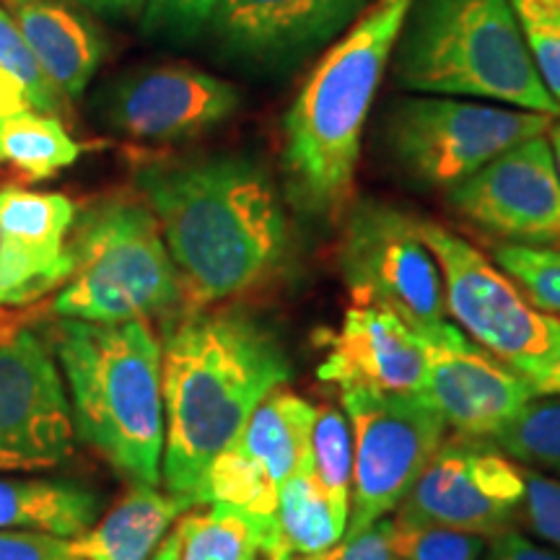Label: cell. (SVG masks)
Listing matches in <instances>:
<instances>
[{
    "label": "cell",
    "instance_id": "cell-12",
    "mask_svg": "<svg viewBox=\"0 0 560 560\" xmlns=\"http://www.w3.org/2000/svg\"><path fill=\"white\" fill-rule=\"evenodd\" d=\"M68 392L50 342L34 330L0 340V472H37L73 452Z\"/></svg>",
    "mask_w": 560,
    "mask_h": 560
},
{
    "label": "cell",
    "instance_id": "cell-8",
    "mask_svg": "<svg viewBox=\"0 0 560 560\" xmlns=\"http://www.w3.org/2000/svg\"><path fill=\"white\" fill-rule=\"evenodd\" d=\"M420 240L444 278L446 314L511 371L527 376L560 350V319L529 304L520 285L490 265L472 244L431 219H418Z\"/></svg>",
    "mask_w": 560,
    "mask_h": 560
},
{
    "label": "cell",
    "instance_id": "cell-25",
    "mask_svg": "<svg viewBox=\"0 0 560 560\" xmlns=\"http://www.w3.org/2000/svg\"><path fill=\"white\" fill-rule=\"evenodd\" d=\"M179 560H255L268 542V532L249 514L213 503L202 514L179 522Z\"/></svg>",
    "mask_w": 560,
    "mask_h": 560
},
{
    "label": "cell",
    "instance_id": "cell-34",
    "mask_svg": "<svg viewBox=\"0 0 560 560\" xmlns=\"http://www.w3.org/2000/svg\"><path fill=\"white\" fill-rule=\"evenodd\" d=\"M524 472V470H522ZM524 511L529 527L560 548V480L527 470L524 472Z\"/></svg>",
    "mask_w": 560,
    "mask_h": 560
},
{
    "label": "cell",
    "instance_id": "cell-43",
    "mask_svg": "<svg viewBox=\"0 0 560 560\" xmlns=\"http://www.w3.org/2000/svg\"><path fill=\"white\" fill-rule=\"evenodd\" d=\"M291 560H314V556H293Z\"/></svg>",
    "mask_w": 560,
    "mask_h": 560
},
{
    "label": "cell",
    "instance_id": "cell-4",
    "mask_svg": "<svg viewBox=\"0 0 560 560\" xmlns=\"http://www.w3.org/2000/svg\"><path fill=\"white\" fill-rule=\"evenodd\" d=\"M50 348L66 382L73 431L132 486L161 482V342L145 319H60Z\"/></svg>",
    "mask_w": 560,
    "mask_h": 560
},
{
    "label": "cell",
    "instance_id": "cell-17",
    "mask_svg": "<svg viewBox=\"0 0 560 560\" xmlns=\"http://www.w3.org/2000/svg\"><path fill=\"white\" fill-rule=\"evenodd\" d=\"M317 376L340 392L423 395L429 359L420 335L400 317L376 306H353L332 335Z\"/></svg>",
    "mask_w": 560,
    "mask_h": 560
},
{
    "label": "cell",
    "instance_id": "cell-15",
    "mask_svg": "<svg viewBox=\"0 0 560 560\" xmlns=\"http://www.w3.org/2000/svg\"><path fill=\"white\" fill-rule=\"evenodd\" d=\"M369 0H219L208 34L221 55L262 73H285L342 37Z\"/></svg>",
    "mask_w": 560,
    "mask_h": 560
},
{
    "label": "cell",
    "instance_id": "cell-20",
    "mask_svg": "<svg viewBox=\"0 0 560 560\" xmlns=\"http://www.w3.org/2000/svg\"><path fill=\"white\" fill-rule=\"evenodd\" d=\"M100 495L68 480L0 478V532H45L75 540L100 520Z\"/></svg>",
    "mask_w": 560,
    "mask_h": 560
},
{
    "label": "cell",
    "instance_id": "cell-38",
    "mask_svg": "<svg viewBox=\"0 0 560 560\" xmlns=\"http://www.w3.org/2000/svg\"><path fill=\"white\" fill-rule=\"evenodd\" d=\"M524 382L535 389V395H560V350L545 366L529 371Z\"/></svg>",
    "mask_w": 560,
    "mask_h": 560
},
{
    "label": "cell",
    "instance_id": "cell-10",
    "mask_svg": "<svg viewBox=\"0 0 560 560\" xmlns=\"http://www.w3.org/2000/svg\"><path fill=\"white\" fill-rule=\"evenodd\" d=\"M353 436V486L346 537H353L400 506L439 446L446 423L425 395L342 392Z\"/></svg>",
    "mask_w": 560,
    "mask_h": 560
},
{
    "label": "cell",
    "instance_id": "cell-19",
    "mask_svg": "<svg viewBox=\"0 0 560 560\" xmlns=\"http://www.w3.org/2000/svg\"><path fill=\"white\" fill-rule=\"evenodd\" d=\"M317 408L291 392L276 389L252 412L231 446L280 488L310 465V439Z\"/></svg>",
    "mask_w": 560,
    "mask_h": 560
},
{
    "label": "cell",
    "instance_id": "cell-26",
    "mask_svg": "<svg viewBox=\"0 0 560 560\" xmlns=\"http://www.w3.org/2000/svg\"><path fill=\"white\" fill-rule=\"evenodd\" d=\"M62 94L42 73L39 62L21 37L16 21L0 11V117L19 112H60Z\"/></svg>",
    "mask_w": 560,
    "mask_h": 560
},
{
    "label": "cell",
    "instance_id": "cell-39",
    "mask_svg": "<svg viewBox=\"0 0 560 560\" xmlns=\"http://www.w3.org/2000/svg\"><path fill=\"white\" fill-rule=\"evenodd\" d=\"M83 9L109 19H132L143 11L145 0H75Z\"/></svg>",
    "mask_w": 560,
    "mask_h": 560
},
{
    "label": "cell",
    "instance_id": "cell-44",
    "mask_svg": "<svg viewBox=\"0 0 560 560\" xmlns=\"http://www.w3.org/2000/svg\"><path fill=\"white\" fill-rule=\"evenodd\" d=\"M9 3H16V0H9Z\"/></svg>",
    "mask_w": 560,
    "mask_h": 560
},
{
    "label": "cell",
    "instance_id": "cell-31",
    "mask_svg": "<svg viewBox=\"0 0 560 560\" xmlns=\"http://www.w3.org/2000/svg\"><path fill=\"white\" fill-rule=\"evenodd\" d=\"M495 262L520 285L532 306L540 312L560 314V249L499 244Z\"/></svg>",
    "mask_w": 560,
    "mask_h": 560
},
{
    "label": "cell",
    "instance_id": "cell-23",
    "mask_svg": "<svg viewBox=\"0 0 560 560\" xmlns=\"http://www.w3.org/2000/svg\"><path fill=\"white\" fill-rule=\"evenodd\" d=\"M79 143L62 122L45 112H19L0 117V164L30 182L50 179L79 159Z\"/></svg>",
    "mask_w": 560,
    "mask_h": 560
},
{
    "label": "cell",
    "instance_id": "cell-1",
    "mask_svg": "<svg viewBox=\"0 0 560 560\" xmlns=\"http://www.w3.org/2000/svg\"><path fill=\"white\" fill-rule=\"evenodd\" d=\"M132 187L156 215L185 312L276 283L293 257V231L272 174L242 153H143Z\"/></svg>",
    "mask_w": 560,
    "mask_h": 560
},
{
    "label": "cell",
    "instance_id": "cell-33",
    "mask_svg": "<svg viewBox=\"0 0 560 560\" xmlns=\"http://www.w3.org/2000/svg\"><path fill=\"white\" fill-rule=\"evenodd\" d=\"M219 0H145L143 32L153 39L192 42L206 32Z\"/></svg>",
    "mask_w": 560,
    "mask_h": 560
},
{
    "label": "cell",
    "instance_id": "cell-42",
    "mask_svg": "<svg viewBox=\"0 0 560 560\" xmlns=\"http://www.w3.org/2000/svg\"><path fill=\"white\" fill-rule=\"evenodd\" d=\"M16 330H19V319L13 317V314L0 312V340L9 338V335L16 332Z\"/></svg>",
    "mask_w": 560,
    "mask_h": 560
},
{
    "label": "cell",
    "instance_id": "cell-27",
    "mask_svg": "<svg viewBox=\"0 0 560 560\" xmlns=\"http://www.w3.org/2000/svg\"><path fill=\"white\" fill-rule=\"evenodd\" d=\"M314 480L325 490L327 501L340 516L350 514V486H353V436L346 412L325 405L317 408L310 439Z\"/></svg>",
    "mask_w": 560,
    "mask_h": 560
},
{
    "label": "cell",
    "instance_id": "cell-2",
    "mask_svg": "<svg viewBox=\"0 0 560 560\" xmlns=\"http://www.w3.org/2000/svg\"><path fill=\"white\" fill-rule=\"evenodd\" d=\"M291 380V361L265 322L240 310L185 312L161 346L166 493L200 503L213 459L240 436L270 392Z\"/></svg>",
    "mask_w": 560,
    "mask_h": 560
},
{
    "label": "cell",
    "instance_id": "cell-22",
    "mask_svg": "<svg viewBox=\"0 0 560 560\" xmlns=\"http://www.w3.org/2000/svg\"><path fill=\"white\" fill-rule=\"evenodd\" d=\"M346 527L348 520L327 501L325 490L314 480L310 462L280 486L276 537L265 558L291 560L293 556H319L340 542Z\"/></svg>",
    "mask_w": 560,
    "mask_h": 560
},
{
    "label": "cell",
    "instance_id": "cell-11",
    "mask_svg": "<svg viewBox=\"0 0 560 560\" xmlns=\"http://www.w3.org/2000/svg\"><path fill=\"white\" fill-rule=\"evenodd\" d=\"M242 107L234 83L192 66H140L115 75L94 100L104 128L140 143H179L215 130Z\"/></svg>",
    "mask_w": 560,
    "mask_h": 560
},
{
    "label": "cell",
    "instance_id": "cell-18",
    "mask_svg": "<svg viewBox=\"0 0 560 560\" xmlns=\"http://www.w3.org/2000/svg\"><path fill=\"white\" fill-rule=\"evenodd\" d=\"M11 9L42 73L68 100L81 96L104 55L94 26L55 0H16Z\"/></svg>",
    "mask_w": 560,
    "mask_h": 560
},
{
    "label": "cell",
    "instance_id": "cell-30",
    "mask_svg": "<svg viewBox=\"0 0 560 560\" xmlns=\"http://www.w3.org/2000/svg\"><path fill=\"white\" fill-rule=\"evenodd\" d=\"M540 81L560 107V0H509Z\"/></svg>",
    "mask_w": 560,
    "mask_h": 560
},
{
    "label": "cell",
    "instance_id": "cell-45",
    "mask_svg": "<svg viewBox=\"0 0 560 560\" xmlns=\"http://www.w3.org/2000/svg\"><path fill=\"white\" fill-rule=\"evenodd\" d=\"M397 560H400V558H397Z\"/></svg>",
    "mask_w": 560,
    "mask_h": 560
},
{
    "label": "cell",
    "instance_id": "cell-35",
    "mask_svg": "<svg viewBox=\"0 0 560 560\" xmlns=\"http://www.w3.org/2000/svg\"><path fill=\"white\" fill-rule=\"evenodd\" d=\"M0 560H83L73 540L45 532H0Z\"/></svg>",
    "mask_w": 560,
    "mask_h": 560
},
{
    "label": "cell",
    "instance_id": "cell-36",
    "mask_svg": "<svg viewBox=\"0 0 560 560\" xmlns=\"http://www.w3.org/2000/svg\"><path fill=\"white\" fill-rule=\"evenodd\" d=\"M314 560H397L392 552V520H380L359 535L346 537Z\"/></svg>",
    "mask_w": 560,
    "mask_h": 560
},
{
    "label": "cell",
    "instance_id": "cell-29",
    "mask_svg": "<svg viewBox=\"0 0 560 560\" xmlns=\"http://www.w3.org/2000/svg\"><path fill=\"white\" fill-rule=\"evenodd\" d=\"M490 441L524 465L560 475V402L535 395Z\"/></svg>",
    "mask_w": 560,
    "mask_h": 560
},
{
    "label": "cell",
    "instance_id": "cell-41",
    "mask_svg": "<svg viewBox=\"0 0 560 560\" xmlns=\"http://www.w3.org/2000/svg\"><path fill=\"white\" fill-rule=\"evenodd\" d=\"M548 143H550L552 161H556V172H558V179H560V117H558V120H552V125H550Z\"/></svg>",
    "mask_w": 560,
    "mask_h": 560
},
{
    "label": "cell",
    "instance_id": "cell-21",
    "mask_svg": "<svg viewBox=\"0 0 560 560\" xmlns=\"http://www.w3.org/2000/svg\"><path fill=\"white\" fill-rule=\"evenodd\" d=\"M187 509L172 493H161L153 486H132L100 524L75 537L73 548L83 560H149L172 522Z\"/></svg>",
    "mask_w": 560,
    "mask_h": 560
},
{
    "label": "cell",
    "instance_id": "cell-3",
    "mask_svg": "<svg viewBox=\"0 0 560 560\" xmlns=\"http://www.w3.org/2000/svg\"><path fill=\"white\" fill-rule=\"evenodd\" d=\"M412 0H374L332 42L283 117L285 198L301 213L340 221L353 200L371 104Z\"/></svg>",
    "mask_w": 560,
    "mask_h": 560
},
{
    "label": "cell",
    "instance_id": "cell-9",
    "mask_svg": "<svg viewBox=\"0 0 560 560\" xmlns=\"http://www.w3.org/2000/svg\"><path fill=\"white\" fill-rule=\"evenodd\" d=\"M338 265L353 306L392 312L420 338L446 325L444 278L416 215L380 200L350 206Z\"/></svg>",
    "mask_w": 560,
    "mask_h": 560
},
{
    "label": "cell",
    "instance_id": "cell-5",
    "mask_svg": "<svg viewBox=\"0 0 560 560\" xmlns=\"http://www.w3.org/2000/svg\"><path fill=\"white\" fill-rule=\"evenodd\" d=\"M402 89L560 117L509 0H412L392 50Z\"/></svg>",
    "mask_w": 560,
    "mask_h": 560
},
{
    "label": "cell",
    "instance_id": "cell-14",
    "mask_svg": "<svg viewBox=\"0 0 560 560\" xmlns=\"http://www.w3.org/2000/svg\"><path fill=\"white\" fill-rule=\"evenodd\" d=\"M450 206L503 244L560 249V179L548 132L511 145L446 190Z\"/></svg>",
    "mask_w": 560,
    "mask_h": 560
},
{
    "label": "cell",
    "instance_id": "cell-40",
    "mask_svg": "<svg viewBox=\"0 0 560 560\" xmlns=\"http://www.w3.org/2000/svg\"><path fill=\"white\" fill-rule=\"evenodd\" d=\"M179 558H182V537H179V529H174L172 535L161 542V548L151 560H179Z\"/></svg>",
    "mask_w": 560,
    "mask_h": 560
},
{
    "label": "cell",
    "instance_id": "cell-16",
    "mask_svg": "<svg viewBox=\"0 0 560 560\" xmlns=\"http://www.w3.org/2000/svg\"><path fill=\"white\" fill-rule=\"evenodd\" d=\"M420 340L429 359L423 395L457 436L493 439L535 397L516 371L475 346L452 322Z\"/></svg>",
    "mask_w": 560,
    "mask_h": 560
},
{
    "label": "cell",
    "instance_id": "cell-24",
    "mask_svg": "<svg viewBox=\"0 0 560 560\" xmlns=\"http://www.w3.org/2000/svg\"><path fill=\"white\" fill-rule=\"evenodd\" d=\"M75 221L73 200L60 192L0 190V234L42 255H62Z\"/></svg>",
    "mask_w": 560,
    "mask_h": 560
},
{
    "label": "cell",
    "instance_id": "cell-28",
    "mask_svg": "<svg viewBox=\"0 0 560 560\" xmlns=\"http://www.w3.org/2000/svg\"><path fill=\"white\" fill-rule=\"evenodd\" d=\"M70 272L68 249L42 255L0 234V306H26L58 291Z\"/></svg>",
    "mask_w": 560,
    "mask_h": 560
},
{
    "label": "cell",
    "instance_id": "cell-13",
    "mask_svg": "<svg viewBox=\"0 0 560 560\" xmlns=\"http://www.w3.org/2000/svg\"><path fill=\"white\" fill-rule=\"evenodd\" d=\"M524 501V472L478 439L441 444L408 490L397 520L495 537Z\"/></svg>",
    "mask_w": 560,
    "mask_h": 560
},
{
    "label": "cell",
    "instance_id": "cell-6",
    "mask_svg": "<svg viewBox=\"0 0 560 560\" xmlns=\"http://www.w3.org/2000/svg\"><path fill=\"white\" fill-rule=\"evenodd\" d=\"M70 272L52 301L60 319L120 325L182 306V285L156 215L138 195H107L75 213Z\"/></svg>",
    "mask_w": 560,
    "mask_h": 560
},
{
    "label": "cell",
    "instance_id": "cell-32",
    "mask_svg": "<svg viewBox=\"0 0 560 560\" xmlns=\"http://www.w3.org/2000/svg\"><path fill=\"white\" fill-rule=\"evenodd\" d=\"M486 537L439 524L392 522V552L400 560H480Z\"/></svg>",
    "mask_w": 560,
    "mask_h": 560
},
{
    "label": "cell",
    "instance_id": "cell-7",
    "mask_svg": "<svg viewBox=\"0 0 560 560\" xmlns=\"http://www.w3.org/2000/svg\"><path fill=\"white\" fill-rule=\"evenodd\" d=\"M558 117L503 104L418 94L384 117V149L412 179L452 190L522 140L545 136Z\"/></svg>",
    "mask_w": 560,
    "mask_h": 560
},
{
    "label": "cell",
    "instance_id": "cell-37",
    "mask_svg": "<svg viewBox=\"0 0 560 560\" xmlns=\"http://www.w3.org/2000/svg\"><path fill=\"white\" fill-rule=\"evenodd\" d=\"M486 560H560V558L556 552L545 550L540 545L527 540V537H522L520 532L506 529L493 537Z\"/></svg>",
    "mask_w": 560,
    "mask_h": 560
}]
</instances>
